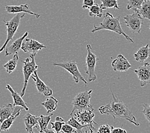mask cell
<instances>
[{
  "instance_id": "cell-31",
  "label": "cell",
  "mask_w": 150,
  "mask_h": 133,
  "mask_svg": "<svg viewBox=\"0 0 150 133\" xmlns=\"http://www.w3.org/2000/svg\"><path fill=\"white\" fill-rule=\"evenodd\" d=\"M142 107H143V110H142V112L144 114L145 118L150 123V104L146 103L143 104H142Z\"/></svg>"
},
{
  "instance_id": "cell-4",
  "label": "cell",
  "mask_w": 150,
  "mask_h": 133,
  "mask_svg": "<svg viewBox=\"0 0 150 133\" xmlns=\"http://www.w3.org/2000/svg\"><path fill=\"white\" fill-rule=\"evenodd\" d=\"M37 54H31L30 58H27L25 61L23 62V73L24 75V85L22 91H21V95L23 97L26 92V90L27 85L29 81V79L31 77L35 71L37 70L38 66L37 65L35 62V56Z\"/></svg>"
},
{
  "instance_id": "cell-26",
  "label": "cell",
  "mask_w": 150,
  "mask_h": 133,
  "mask_svg": "<svg viewBox=\"0 0 150 133\" xmlns=\"http://www.w3.org/2000/svg\"><path fill=\"white\" fill-rule=\"evenodd\" d=\"M67 123L70 125L71 126L73 127L75 129H76L77 133H83L82 132V130H83L84 128H86V127L89 126V125L81 124L80 122L78 120H77L76 118H75V117L73 116H72V117L70 118V119L69 120V121H68Z\"/></svg>"
},
{
  "instance_id": "cell-33",
  "label": "cell",
  "mask_w": 150,
  "mask_h": 133,
  "mask_svg": "<svg viewBox=\"0 0 150 133\" xmlns=\"http://www.w3.org/2000/svg\"><path fill=\"white\" fill-rule=\"evenodd\" d=\"M95 4L94 0H83V9H90L91 6H92Z\"/></svg>"
},
{
  "instance_id": "cell-7",
  "label": "cell",
  "mask_w": 150,
  "mask_h": 133,
  "mask_svg": "<svg viewBox=\"0 0 150 133\" xmlns=\"http://www.w3.org/2000/svg\"><path fill=\"white\" fill-rule=\"evenodd\" d=\"M86 49L87 56L86 58V74L88 75V81L93 82L97 78L95 73V67L96 62L98 60V58L93 52L90 44L86 46Z\"/></svg>"
},
{
  "instance_id": "cell-25",
  "label": "cell",
  "mask_w": 150,
  "mask_h": 133,
  "mask_svg": "<svg viewBox=\"0 0 150 133\" xmlns=\"http://www.w3.org/2000/svg\"><path fill=\"white\" fill-rule=\"evenodd\" d=\"M101 4L100 5L102 10H106L108 9L114 8L115 9H120L118 6L117 1L118 0H100Z\"/></svg>"
},
{
  "instance_id": "cell-23",
  "label": "cell",
  "mask_w": 150,
  "mask_h": 133,
  "mask_svg": "<svg viewBox=\"0 0 150 133\" xmlns=\"http://www.w3.org/2000/svg\"><path fill=\"white\" fill-rule=\"evenodd\" d=\"M18 60H19V55H18V53H16L14 54V56H13V58L11 60H10L6 64H5L4 66H3L5 67V69H6L7 73L8 74H11L16 70Z\"/></svg>"
},
{
  "instance_id": "cell-13",
  "label": "cell",
  "mask_w": 150,
  "mask_h": 133,
  "mask_svg": "<svg viewBox=\"0 0 150 133\" xmlns=\"http://www.w3.org/2000/svg\"><path fill=\"white\" fill-rule=\"evenodd\" d=\"M112 67L114 71L126 72L132 67V65L123 55H119L112 62Z\"/></svg>"
},
{
  "instance_id": "cell-18",
  "label": "cell",
  "mask_w": 150,
  "mask_h": 133,
  "mask_svg": "<svg viewBox=\"0 0 150 133\" xmlns=\"http://www.w3.org/2000/svg\"><path fill=\"white\" fill-rule=\"evenodd\" d=\"M7 90H8L11 93V95L12 98L13 99V106H21L23 107L24 110L26 111L29 110V107H28V104L24 101L23 99V97L19 95L16 91L14 90L12 87L10 85H7L5 87Z\"/></svg>"
},
{
  "instance_id": "cell-12",
  "label": "cell",
  "mask_w": 150,
  "mask_h": 133,
  "mask_svg": "<svg viewBox=\"0 0 150 133\" xmlns=\"http://www.w3.org/2000/svg\"><path fill=\"white\" fill-rule=\"evenodd\" d=\"M31 77L35 81V84L36 85L39 93L43 94L45 97H51L52 95V90L40 80V78L38 77L37 70L35 71L33 74H32Z\"/></svg>"
},
{
  "instance_id": "cell-5",
  "label": "cell",
  "mask_w": 150,
  "mask_h": 133,
  "mask_svg": "<svg viewBox=\"0 0 150 133\" xmlns=\"http://www.w3.org/2000/svg\"><path fill=\"white\" fill-rule=\"evenodd\" d=\"M25 16H26V13H23V14L18 13L9 21H5V19L3 20L6 27L7 37L4 44L1 46V48H0V53L5 49L6 46L8 44V42L12 40L14 35L16 33V31L19 26L21 20L22 19L23 17H24Z\"/></svg>"
},
{
  "instance_id": "cell-37",
  "label": "cell",
  "mask_w": 150,
  "mask_h": 133,
  "mask_svg": "<svg viewBox=\"0 0 150 133\" xmlns=\"http://www.w3.org/2000/svg\"><path fill=\"white\" fill-rule=\"evenodd\" d=\"M149 30H150V25H149Z\"/></svg>"
},
{
  "instance_id": "cell-32",
  "label": "cell",
  "mask_w": 150,
  "mask_h": 133,
  "mask_svg": "<svg viewBox=\"0 0 150 133\" xmlns=\"http://www.w3.org/2000/svg\"><path fill=\"white\" fill-rule=\"evenodd\" d=\"M96 133H111V128L108 124H103L98 128Z\"/></svg>"
},
{
  "instance_id": "cell-30",
  "label": "cell",
  "mask_w": 150,
  "mask_h": 133,
  "mask_svg": "<svg viewBox=\"0 0 150 133\" xmlns=\"http://www.w3.org/2000/svg\"><path fill=\"white\" fill-rule=\"evenodd\" d=\"M62 132L63 133H77V131L73 127L65 122L63 125L62 128Z\"/></svg>"
},
{
  "instance_id": "cell-2",
  "label": "cell",
  "mask_w": 150,
  "mask_h": 133,
  "mask_svg": "<svg viewBox=\"0 0 150 133\" xmlns=\"http://www.w3.org/2000/svg\"><path fill=\"white\" fill-rule=\"evenodd\" d=\"M120 16H117V17H114L112 14L110 12H107L105 14L104 19L102 22L99 24L98 26L94 25V28L91 30L92 33L96 31H98L103 30L112 31L115 33L122 35L124 36L127 40L131 43H134V41L133 39L130 38V36L125 33L121 26V23H120Z\"/></svg>"
},
{
  "instance_id": "cell-10",
  "label": "cell",
  "mask_w": 150,
  "mask_h": 133,
  "mask_svg": "<svg viewBox=\"0 0 150 133\" xmlns=\"http://www.w3.org/2000/svg\"><path fill=\"white\" fill-rule=\"evenodd\" d=\"M134 72L137 74L142 87L150 84V63H144L143 65L134 70Z\"/></svg>"
},
{
  "instance_id": "cell-11",
  "label": "cell",
  "mask_w": 150,
  "mask_h": 133,
  "mask_svg": "<svg viewBox=\"0 0 150 133\" xmlns=\"http://www.w3.org/2000/svg\"><path fill=\"white\" fill-rule=\"evenodd\" d=\"M45 48V46L41 44V43L36 40L32 38H25L23 42L21 49L25 53L37 54L38 51Z\"/></svg>"
},
{
  "instance_id": "cell-16",
  "label": "cell",
  "mask_w": 150,
  "mask_h": 133,
  "mask_svg": "<svg viewBox=\"0 0 150 133\" xmlns=\"http://www.w3.org/2000/svg\"><path fill=\"white\" fill-rule=\"evenodd\" d=\"M24 110L23 107L21 106H16L15 110L13 114L10 116L9 118H7L5 120L3 121L1 125H0V131H8V129L11 127L13 122L18 117L22 111Z\"/></svg>"
},
{
  "instance_id": "cell-27",
  "label": "cell",
  "mask_w": 150,
  "mask_h": 133,
  "mask_svg": "<svg viewBox=\"0 0 150 133\" xmlns=\"http://www.w3.org/2000/svg\"><path fill=\"white\" fill-rule=\"evenodd\" d=\"M90 12H89V16L90 17H99L100 18L103 16V10L102 9V8L100 6V5L96 4V3H95V4L91 6L90 9Z\"/></svg>"
},
{
  "instance_id": "cell-14",
  "label": "cell",
  "mask_w": 150,
  "mask_h": 133,
  "mask_svg": "<svg viewBox=\"0 0 150 133\" xmlns=\"http://www.w3.org/2000/svg\"><path fill=\"white\" fill-rule=\"evenodd\" d=\"M5 10L6 12L9 14H18L23 12L33 15L36 16L37 18H39L41 16L40 14L32 12L27 3L21 5H6L5 6Z\"/></svg>"
},
{
  "instance_id": "cell-39",
  "label": "cell",
  "mask_w": 150,
  "mask_h": 133,
  "mask_svg": "<svg viewBox=\"0 0 150 133\" xmlns=\"http://www.w3.org/2000/svg\"><path fill=\"white\" fill-rule=\"evenodd\" d=\"M62 133H63V132H62Z\"/></svg>"
},
{
  "instance_id": "cell-38",
  "label": "cell",
  "mask_w": 150,
  "mask_h": 133,
  "mask_svg": "<svg viewBox=\"0 0 150 133\" xmlns=\"http://www.w3.org/2000/svg\"><path fill=\"white\" fill-rule=\"evenodd\" d=\"M0 133H1V131H0Z\"/></svg>"
},
{
  "instance_id": "cell-20",
  "label": "cell",
  "mask_w": 150,
  "mask_h": 133,
  "mask_svg": "<svg viewBox=\"0 0 150 133\" xmlns=\"http://www.w3.org/2000/svg\"><path fill=\"white\" fill-rule=\"evenodd\" d=\"M15 106L13 104L8 103L0 107V123L9 118L13 114Z\"/></svg>"
},
{
  "instance_id": "cell-8",
  "label": "cell",
  "mask_w": 150,
  "mask_h": 133,
  "mask_svg": "<svg viewBox=\"0 0 150 133\" xmlns=\"http://www.w3.org/2000/svg\"><path fill=\"white\" fill-rule=\"evenodd\" d=\"M52 65L54 66H58L64 69L67 70L70 74L72 75L75 83H78L80 81L84 82L86 86H87L88 82L85 80V79L83 77V75L81 74L79 70L78 69L77 64L76 61H69V62H60V63H53Z\"/></svg>"
},
{
  "instance_id": "cell-36",
  "label": "cell",
  "mask_w": 150,
  "mask_h": 133,
  "mask_svg": "<svg viewBox=\"0 0 150 133\" xmlns=\"http://www.w3.org/2000/svg\"><path fill=\"white\" fill-rule=\"evenodd\" d=\"M44 132L45 133H57L56 132H55L54 130H53L52 129H46Z\"/></svg>"
},
{
  "instance_id": "cell-28",
  "label": "cell",
  "mask_w": 150,
  "mask_h": 133,
  "mask_svg": "<svg viewBox=\"0 0 150 133\" xmlns=\"http://www.w3.org/2000/svg\"><path fill=\"white\" fill-rule=\"evenodd\" d=\"M65 123V120L60 117H56L54 122H50L52 125V129L57 133H62V128Z\"/></svg>"
},
{
  "instance_id": "cell-29",
  "label": "cell",
  "mask_w": 150,
  "mask_h": 133,
  "mask_svg": "<svg viewBox=\"0 0 150 133\" xmlns=\"http://www.w3.org/2000/svg\"><path fill=\"white\" fill-rule=\"evenodd\" d=\"M144 0H128L127 9L128 10L133 9V10H139L141 8Z\"/></svg>"
},
{
  "instance_id": "cell-19",
  "label": "cell",
  "mask_w": 150,
  "mask_h": 133,
  "mask_svg": "<svg viewBox=\"0 0 150 133\" xmlns=\"http://www.w3.org/2000/svg\"><path fill=\"white\" fill-rule=\"evenodd\" d=\"M134 58L137 62L143 63L148 58H150V48L148 44L146 46H142L134 54Z\"/></svg>"
},
{
  "instance_id": "cell-22",
  "label": "cell",
  "mask_w": 150,
  "mask_h": 133,
  "mask_svg": "<svg viewBox=\"0 0 150 133\" xmlns=\"http://www.w3.org/2000/svg\"><path fill=\"white\" fill-rule=\"evenodd\" d=\"M53 115V113H52L49 115H40L38 118V124L40 129H39V132L42 133L45 132L46 129H47V126L50 123V121L51 120V117Z\"/></svg>"
},
{
  "instance_id": "cell-21",
  "label": "cell",
  "mask_w": 150,
  "mask_h": 133,
  "mask_svg": "<svg viewBox=\"0 0 150 133\" xmlns=\"http://www.w3.org/2000/svg\"><path fill=\"white\" fill-rule=\"evenodd\" d=\"M58 100L54 97H49L45 102H42V106H44L47 110V114L53 113L58 107Z\"/></svg>"
},
{
  "instance_id": "cell-6",
  "label": "cell",
  "mask_w": 150,
  "mask_h": 133,
  "mask_svg": "<svg viewBox=\"0 0 150 133\" xmlns=\"http://www.w3.org/2000/svg\"><path fill=\"white\" fill-rule=\"evenodd\" d=\"M123 19L125 22L123 24H125L132 33L141 34L142 26L144 25V18L139 14L137 10H134L132 14L125 16Z\"/></svg>"
},
{
  "instance_id": "cell-24",
  "label": "cell",
  "mask_w": 150,
  "mask_h": 133,
  "mask_svg": "<svg viewBox=\"0 0 150 133\" xmlns=\"http://www.w3.org/2000/svg\"><path fill=\"white\" fill-rule=\"evenodd\" d=\"M137 10L142 17L150 21V0H144L141 8Z\"/></svg>"
},
{
  "instance_id": "cell-3",
  "label": "cell",
  "mask_w": 150,
  "mask_h": 133,
  "mask_svg": "<svg viewBox=\"0 0 150 133\" xmlns=\"http://www.w3.org/2000/svg\"><path fill=\"white\" fill-rule=\"evenodd\" d=\"M92 92L93 90H90L89 91H84L77 93L72 102L73 110L70 115L72 114L76 110H94V107L90 104Z\"/></svg>"
},
{
  "instance_id": "cell-1",
  "label": "cell",
  "mask_w": 150,
  "mask_h": 133,
  "mask_svg": "<svg viewBox=\"0 0 150 133\" xmlns=\"http://www.w3.org/2000/svg\"><path fill=\"white\" fill-rule=\"evenodd\" d=\"M110 92L112 96V100L106 105L99 107L98 111L102 115H111L114 119L117 118H124L136 126H139V123L127 104L115 96L112 89H110Z\"/></svg>"
},
{
  "instance_id": "cell-17",
  "label": "cell",
  "mask_w": 150,
  "mask_h": 133,
  "mask_svg": "<svg viewBox=\"0 0 150 133\" xmlns=\"http://www.w3.org/2000/svg\"><path fill=\"white\" fill-rule=\"evenodd\" d=\"M28 35V31H26L22 37L18 38L14 41L12 44L6 48L5 49V55L6 56H8L12 54H15L16 53H18L19 49H21V46H22L23 42L27 36Z\"/></svg>"
},
{
  "instance_id": "cell-35",
  "label": "cell",
  "mask_w": 150,
  "mask_h": 133,
  "mask_svg": "<svg viewBox=\"0 0 150 133\" xmlns=\"http://www.w3.org/2000/svg\"><path fill=\"white\" fill-rule=\"evenodd\" d=\"M84 133H96V130H95V127H91L89 125V126L86 127V130Z\"/></svg>"
},
{
  "instance_id": "cell-15",
  "label": "cell",
  "mask_w": 150,
  "mask_h": 133,
  "mask_svg": "<svg viewBox=\"0 0 150 133\" xmlns=\"http://www.w3.org/2000/svg\"><path fill=\"white\" fill-rule=\"evenodd\" d=\"M38 118L30 113H26L24 115L23 119L26 126V130L28 133H35L33 131L34 127H36L39 131L40 127L38 124Z\"/></svg>"
},
{
  "instance_id": "cell-9",
  "label": "cell",
  "mask_w": 150,
  "mask_h": 133,
  "mask_svg": "<svg viewBox=\"0 0 150 133\" xmlns=\"http://www.w3.org/2000/svg\"><path fill=\"white\" fill-rule=\"evenodd\" d=\"M70 115H74L75 118L83 125H90L91 127H94V125H97L93 120L95 117L94 110H76Z\"/></svg>"
},
{
  "instance_id": "cell-34",
  "label": "cell",
  "mask_w": 150,
  "mask_h": 133,
  "mask_svg": "<svg viewBox=\"0 0 150 133\" xmlns=\"http://www.w3.org/2000/svg\"><path fill=\"white\" fill-rule=\"evenodd\" d=\"M111 128V133H127L125 129L120 127H114L113 126H110Z\"/></svg>"
}]
</instances>
